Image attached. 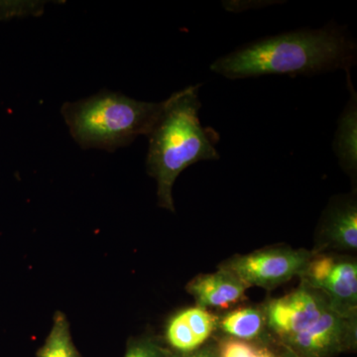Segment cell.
I'll list each match as a JSON object with an SVG mask.
<instances>
[{
    "label": "cell",
    "instance_id": "4fadbf2b",
    "mask_svg": "<svg viewBox=\"0 0 357 357\" xmlns=\"http://www.w3.org/2000/svg\"><path fill=\"white\" fill-rule=\"evenodd\" d=\"M180 312L199 347L208 342L211 335L218 332L220 316L213 314L208 310L196 306L183 310Z\"/></svg>",
    "mask_w": 357,
    "mask_h": 357
},
{
    "label": "cell",
    "instance_id": "277c9868",
    "mask_svg": "<svg viewBox=\"0 0 357 357\" xmlns=\"http://www.w3.org/2000/svg\"><path fill=\"white\" fill-rule=\"evenodd\" d=\"M314 252L306 249L269 248L225 260L218 268L236 275L248 288L272 290L301 277Z\"/></svg>",
    "mask_w": 357,
    "mask_h": 357
},
{
    "label": "cell",
    "instance_id": "5b68a950",
    "mask_svg": "<svg viewBox=\"0 0 357 357\" xmlns=\"http://www.w3.org/2000/svg\"><path fill=\"white\" fill-rule=\"evenodd\" d=\"M301 283L318 291L331 309L345 318H357V263L344 255H312Z\"/></svg>",
    "mask_w": 357,
    "mask_h": 357
},
{
    "label": "cell",
    "instance_id": "30bf717a",
    "mask_svg": "<svg viewBox=\"0 0 357 357\" xmlns=\"http://www.w3.org/2000/svg\"><path fill=\"white\" fill-rule=\"evenodd\" d=\"M218 331L225 337L266 345L272 340L267 325L264 304L237 307L218 319Z\"/></svg>",
    "mask_w": 357,
    "mask_h": 357
},
{
    "label": "cell",
    "instance_id": "6da1fadb",
    "mask_svg": "<svg viewBox=\"0 0 357 357\" xmlns=\"http://www.w3.org/2000/svg\"><path fill=\"white\" fill-rule=\"evenodd\" d=\"M356 41L344 28L295 30L251 42L217 59L210 69L229 79L287 75L314 76L356 64Z\"/></svg>",
    "mask_w": 357,
    "mask_h": 357
},
{
    "label": "cell",
    "instance_id": "9a60e30c",
    "mask_svg": "<svg viewBox=\"0 0 357 357\" xmlns=\"http://www.w3.org/2000/svg\"><path fill=\"white\" fill-rule=\"evenodd\" d=\"M172 352L158 337L146 335L130 338L124 357H171Z\"/></svg>",
    "mask_w": 357,
    "mask_h": 357
},
{
    "label": "cell",
    "instance_id": "52a82bcc",
    "mask_svg": "<svg viewBox=\"0 0 357 357\" xmlns=\"http://www.w3.org/2000/svg\"><path fill=\"white\" fill-rule=\"evenodd\" d=\"M357 344V318H345L332 309L304 332L281 342L297 357H333L354 351Z\"/></svg>",
    "mask_w": 357,
    "mask_h": 357
},
{
    "label": "cell",
    "instance_id": "7a4b0ae2",
    "mask_svg": "<svg viewBox=\"0 0 357 357\" xmlns=\"http://www.w3.org/2000/svg\"><path fill=\"white\" fill-rule=\"evenodd\" d=\"M201 86H188L163 100L158 119L147 135L146 171L156 180L159 206L172 213L173 187L181 173L199 161L220 159L215 148L220 134L204 128L199 121Z\"/></svg>",
    "mask_w": 357,
    "mask_h": 357
},
{
    "label": "cell",
    "instance_id": "2e32d148",
    "mask_svg": "<svg viewBox=\"0 0 357 357\" xmlns=\"http://www.w3.org/2000/svg\"><path fill=\"white\" fill-rule=\"evenodd\" d=\"M171 357H220L218 342L208 340L199 349L190 352H172Z\"/></svg>",
    "mask_w": 357,
    "mask_h": 357
},
{
    "label": "cell",
    "instance_id": "5bb4252c",
    "mask_svg": "<svg viewBox=\"0 0 357 357\" xmlns=\"http://www.w3.org/2000/svg\"><path fill=\"white\" fill-rule=\"evenodd\" d=\"M165 337L169 349L173 351L190 352L201 347L180 312L169 319Z\"/></svg>",
    "mask_w": 357,
    "mask_h": 357
},
{
    "label": "cell",
    "instance_id": "8992f818",
    "mask_svg": "<svg viewBox=\"0 0 357 357\" xmlns=\"http://www.w3.org/2000/svg\"><path fill=\"white\" fill-rule=\"evenodd\" d=\"M264 307L270 335L279 344L304 332L331 309L321 293L303 283L283 297L268 300Z\"/></svg>",
    "mask_w": 357,
    "mask_h": 357
},
{
    "label": "cell",
    "instance_id": "3957f363",
    "mask_svg": "<svg viewBox=\"0 0 357 357\" xmlns=\"http://www.w3.org/2000/svg\"><path fill=\"white\" fill-rule=\"evenodd\" d=\"M162 107L163 102H141L102 91L91 98L65 102L61 114L81 148L114 152L130 145L138 136H147Z\"/></svg>",
    "mask_w": 357,
    "mask_h": 357
},
{
    "label": "cell",
    "instance_id": "ba28073f",
    "mask_svg": "<svg viewBox=\"0 0 357 357\" xmlns=\"http://www.w3.org/2000/svg\"><path fill=\"white\" fill-rule=\"evenodd\" d=\"M357 248V202L356 194L333 198L318 225L314 255L326 250H354Z\"/></svg>",
    "mask_w": 357,
    "mask_h": 357
},
{
    "label": "cell",
    "instance_id": "7c38bea8",
    "mask_svg": "<svg viewBox=\"0 0 357 357\" xmlns=\"http://www.w3.org/2000/svg\"><path fill=\"white\" fill-rule=\"evenodd\" d=\"M36 357H83L73 342L70 323L64 312L54 314L50 333Z\"/></svg>",
    "mask_w": 357,
    "mask_h": 357
},
{
    "label": "cell",
    "instance_id": "9c48e42d",
    "mask_svg": "<svg viewBox=\"0 0 357 357\" xmlns=\"http://www.w3.org/2000/svg\"><path fill=\"white\" fill-rule=\"evenodd\" d=\"M248 286L227 270L201 274L185 286V290L202 309L227 310L246 300Z\"/></svg>",
    "mask_w": 357,
    "mask_h": 357
},
{
    "label": "cell",
    "instance_id": "8fae6325",
    "mask_svg": "<svg viewBox=\"0 0 357 357\" xmlns=\"http://www.w3.org/2000/svg\"><path fill=\"white\" fill-rule=\"evenodd\" d=\"M347 86L351 98L337 121L333 140V150L344 173L356 180L357 175V93L351 81V72L347 73Z\"/></svg>",
    "mask_w": 357,
    "mask_h": 357
}]
</instances>
